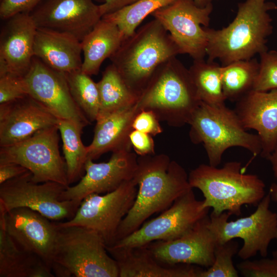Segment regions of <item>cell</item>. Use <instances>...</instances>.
<instances>
[{
  "instance_id": "1",
  "label": "cell",
  "mask_w": 277,
  "mask_h": 277,
  "mask_svg": "<svg viewBox=\"0 0 277 277\" xmlns=\"http://www.w3.org/2000/svg\"><path fill=\"white\" fill-rule=\"evenodd\" d=\"M133 180L138 186L136 196L118 228L114 243L138 229L150 216L167 209L193 189L184 167L165 154L138 157Z\"/></svg>"
},
{
  "instance_id": "2",
  "label": "cell",
  "mask_w": 277,
  "mask_h": 277,
  "mask_svg": "<svg viewBox=\"0 0 277 277\" xmlns=\"http://www.w3.org/2000/svg\"><path fill=\"white\" fill-rule=\"evenodd\" d=\"M274 10L277 5L267 0H245L238 4L236 15L227 26L205 27L207 60H218L224 66L267 50V39L273 30L269 11Z\"/></svg>"
},
{
  "instance_id": "3",
  "label": "cell",
  "mask_w": 277,
  "mask_h": 277,
  "mask_svg": "<svg viewBox=\"0 0 277 277\" xmlns=\"http://www.w3.org/2000/svg\"><path fill=\"white\" fill-rule=\"evenodd\" d=\"M188 180L192 188L202 192L203 206L217 215L227 211L240 216L244 205L257 206L266 195L263 181L256 174L244 173L237 161L221 168L200 164L190 172Z\"/></svg>"
},
{
  "instance_id": "4",
  "label": "cell",
  "mask_w": 277,
  "mask_h": 277,
  "mask_svg": "<svg viewBox=\"0 0 277 277\" xmlns=\"http://www.w3.org/2000/svg\"><path fill=\"white\" fill-rule=\"evenodd\" d=\"M189 69L176 57L162 63L138 96L139 110L153 111L160 121L173 127L189 122L201 103Z\"/></svg>"
},
{
  "instance_id": "5",
  "label": "cell",
  "mask_w": 277,
  "mask_h": 277,
  "mask_svg": "<svg viewBox=\"0 0 277 277\" xmlns=\"http://www.w3.org/2000/svg\"><path fill=\"white\" fill-rule=\"evenodd\" d=\"M180 54L170 34L154 18L126 38L109 59L128 86L139 96L157 68Z\"/></svg>"
},
{
  "instance_id": "6",
  "label": "cell",
  "mask_w": 277,
  "mask_h": 277,
  "mask_svg": "<svg viewBox=\"0 0 277 277\" xmlns=\"http://www.w3.org/2000/svg\"><path fill=\"white\" fill-rule=\"evenodd\" d=\"M55 223L57 230L51 266L54 276H119L117 263L99 233L83 226H61Z\"/></svg>"
},
{
  "instance_id": "7",
  "label": "cell",
  "mask_w": 277,
  "mask_h": 277,
  "mask_svg": "<svg viewBox=\"0 0 277 277\" xmlns=\"http://www.w3.org/2000/svg\"><path fill=\"white\" fill-rule=\"evenodd\" d=\"M188 124L191 141L203 145L211 166L217 167L224 153L231 147L244 148L254 156L261 154L258 135L248 132L235 110L225 104L214 105L201 102Z\"/></svg>"
},
{
  "instance_id": "8",
  "label": "cell",
  "mask_w": 277,
  "mask_h": 277,
  "mask_svg": "<svg viewBox=\"0 0 277 277\" xmlns=\"http://www.w3.org/2000/svg\"><path fill=\"white\" fill-rule=\"evenodd\" d=\"M271 196L265 195L251 214L229 221L231 214L225 211L220 214L211 213L208 226L216 243H223L240 238L243 245L238 255L248 260L259 253L266 257L272 241L277 240V213L270 209Z\"/></svg>"
},
{
  "instance_id": "9",
  "label": "cell",
  "mask_w": 277,
  "mask_h": 277,
  "mask_svg": "<svg viewBox=\"0 0 277 277\" xmlns=\"http://www.w3.org/2000/svg\"><path fill=\"white\" fill-rule=\"evenodd\" d=\"M57 125L39 130L15 144L0 147V163H14L27 169L36 183L70 186L65 160L59 150Z\"/></svg>"
},
{
  "instance_id": "10",
  "label": "cell",
  "mask_w": 277,
  "mask_h": 277,
  "mask_svg": "<svg viewBox=\"0 0 277 277\" xmlns=\"http://www.w3.org/2000/svg\"><path fill=\"white\" fill-rule=\"evenodd\" d=\"M67 187L51 181L36 183L28 171L0 185V212L5 213L16 208L26 207L53 221L69 220L79 206L71 201L61 200Z\"/></svg>"
},
{
  "instance_id": "11",
  "label": "cell",
  "mask_w": 277,
  "mask_h": 277,
  "mask_svg": "<svg viewBox=\"0 0 277 277\" xmlns=\"http://www.w3.org/2000/svg\"><path fill=\"white\" fill-rule=\"evenodd\" d=\"M137 191L133 179L104 195L90 194L83 200L72 219L56 223L61 226H81L93 229L103 238L106 246H111L121 223L134 202Z\"/></svg>"
},
{
  "instance_id": "12",
  "label": "cell",
  "mask_w": 277,
  "mask_h": 277,
  "mask_svg": "<svg viewBox=\"0 0 277 277\" xmlns=\"http://www.w3.org/2000/svg\"><path fill=\"white\" fill-rule=\"evenodd\" d=\"M209 208L198 200L193 189L179 197L160 215L145 222L136 230L109 246L136 247L156 241L177 239L208 215Z\"/></svg>"
},
{
  "instance_id": "13",
  "label": "cell",
  "mask_w": 277,
  "mask_h": 277,
  "mask_svg": "<svg viewBox=\"0 0 277 277\" xmlns=\"http://www.w3.org/2000/svg\"><path fill=\"white\" fill-rule=\"evenodd\" d=\"M212 3L199 7L194 0H175L151 15L168 32L181 54L193 60L206 56L207 37L205 27H208Z\"/></svg>"
},
{
  "instance_id": "14",
  "label": "cell",
  "mask_w": 277,
  "mask_h": 277,
  "mask_svg": "<svg viewBox=\"0 0 277 277\" xmlns=\"http://www.w3.org/2000/svg\"><path fill=\"white\" fill-rule=\"evenodd\" d=\"M24 77L29 95L58 119L72 121L83 129L90 124L75 102L64 73L50 68L34 56Z\"/></svg>"
},
{
  "instance_id": "15",
  "label": "cell",
  "mask_w": 277,
  "mask_h": 277,
  "mask_svg": "<svg viewBox=\"0 0 277 277\" xmlns=\"http://www.w3.org/2000/svg\"><path fill=\"white\" fill-rule=\"evenodd\" d=\"M30 14L37 28L68 34L81 42L103 17L92 0H42Z\"/></svg>"
},
{
  "instance_id": "16",
  "label": "cell",
  "mask_w": 277,
  "mask_h": 277,
  "mask_svg": "<svg viewBox=\"0 0 277 277\" xmlns=\"http://www.w3.org/2000/svg\"><path fill=\"white\" fill-rule=\"evenodd\" d=\"M137 167V157L131 151L112 152L107 162L97 163L88 159L84 166L85 174L76 185L67 187L60 199L73 201L80 206L90 194L111 192L125 181L133 180Z\"/></svg>"
},
{
  "instance_id": "17",
  "label": "cell",
  "mask_w": 277,
  "mask_h": 277,
  "mask_svg": "<svg viewBox=\"0 0 277 277\" xmlns=\"http://www.w3.org/2000/svg\"><path fill=\"white\" fill-rule=\"evenodd\" d=\"M0 222L19 247L37 255L51 269L57 230L55 221L32 209L19 207L0 212Z\"/></svg>"
},
{
  "instance_id": "18",
  "label": "cell",
  "mask_w": 277,
  "mask_h": 277,
  "mask_svg": "<svg viewBox=\"0 0 277 277\" xmlns=\"http://www.w3.org/2000/svg\"><path fill=\"white\" fill-rule=\"evenodd\" d=\"M209 220L208 215L177 239L156 241L146 246L155 259L164 264H186L209 268L214 262L217 244L208 226Z\"/></svg>"
},
{
  "instance_id": "19",
  "label": "cell",
  "mask_w": 277,
  "mask_h": 277,
  "mask_svg": "<svg viewBox=\"0 0 277 277\" xmlns=\"http://www.w3.org/2000/svg\"><path fill=\"white\" fill-rule=\"evenodd\" d=\"M4 21L0 33V76L24 77L31 66L37 27L30 13H21Z\"/></svg>"
},
{
  "instance_id": "20",
  "label": "cell",
  "mask_w": 277,
  "mask_h": 277,
  "mask_svg": "<svg viewBox=\"0 0 277 277\" xmlns=\"http://www.w3.org/2000/svg\"><path fill=\"white\" fill-rule=\"evenodd\" d=\"M58 118L28 95L0 104V147L25 140L42 129L57 125Z\"/></svg>"
},
{
  "instance_id": "21",
  "label": "cell",
  "mask_w": 277,
  "mask_h": 277,
  "mask_svg": "<svg viewBox=\"0 0 277 277\" xmlns=\"http://www.w3.org/2000/svg\"><path fill=\"white\" fill-rule=\"evenodd\" d=\"M234 110L246 129L257 132L260 155L267 159L277 144V89L252 90L236 102Z\"/></svg>"
},
{
  "instance_id": "22",
  "label": "cell",
  "mask_w": 277,
  "mask_h": 277,
  "mask_svg": "<svg viewBox=\"0 0 277 277\" xmlns=\"http://www.w3.org/2000/svg\"><path fill=\"white\" fill-rule=\"evenodd\" d=\"M106 248L117 263L118 277H199L203 269L191 264H164L155 259L147 246Z\"/></svg>"
},
{
  "instance_id": "23",
  "label": "cell",
  "mask_w": 277,
  "mask_h": 277,
  "mask_svg": "<svg viewBox=\"0 0 277 277\" xmlns=\"http://www.w3.org/2000/svg\"><path fill=\"white\" fill-rule=\"evenodd\" d=\"M139 111L135 105L97 117L93 140L87 146L88 159L94 160L108 152L131 151L129 135L133 130V119Z\"/></svg>"
},
{
  "instance_id": "24",
  "label": "cell",
  "mask_w": 277,
  "mask_h": 277,
  "mask_svg": "<svg viewBox=\"0 0 277 277\" xmlns=\"http://www.w3.org/2000/svg\"><path fill=\"white\" fill-rule=\"evenodd\" d=\"M81 42L69 34L37 28L34 54L50 68L63 73L81 70Z\"/></svg>"
},
{
  "instance_id": "25",
  "label": "cell",
  "mask_w": 277,
  "mask_h": 277,
  "mask_svg": "<svg viewBox=\"0 0 277 277\" xmlns=\"http://www.w3.org/2000/svg\"><path fill=\"white\" fill-rule=\"evenodd\" d=\"M125 38L115 24L102 18L81 42L82 71L90 76L97 74L103 62L115 53Z\"/></svg>"
},
{
  "instance_id": "26",
  "label": "cell",
  "mask_w": 277,
  "mask_h": 277,
  "mask_svg": "<svg viewBox=\"0 0 277 277\" xmlns=\"http://www.w3.org/2000/svg\"><path fill=\"white\" fill-rule=\"evenodd\" d=\"M37 255L19 247L0 222V277H54Z\"/></svg>"
},
{
  "instance_id": "27",
  "label": "cell",
  "mask_w": 277,
  "mask_h": 277,
  "mask_svg": "<svg viewBox=\"0 0 277 277\" xmlns=\"http://www.w3.org/2000/svg\"><path fill=\"white\" fill-rule=\"evenodd\" d=\"M97 84L100 98L97 117L132 107L137 102L138 96L130 89L111 64L103 71Z\"/></svg>"
},
{
  "instance_id": "28",
  "label": "cell",
  "mask_w": 277,
  "mask_h": 277,
  "mask_svg": "<svg viewBox=\"0 0 277 277\" xmlns=\"http://www.w3.org/2000/svg\"><path fill=\"white\" fill-rule=\"evenodd\" d=\"M259 69V62L254 58L221 66V80L226 100L236 102L253 90Z\"/></svg>"
},
{
  "instance_id": "29",
  "label": "cell",
  "mask_w": 277,
  "mask_h": 277,
  "mask_svg": "<svg viewBox=\"0 0 277 277\" xmlns=\"http://www.w3.org/2000/svg\"><path fill=\"white\" fill-rule=\"evenodd\" d=\"M57 127L63 142L64 160L69 185L82 178L88 159L87 146L81 139L83 128L68 120L58 119Z\"/></svg>"
},
{
  "instance_id": "30",
  "label": "cell",
  "mask_w": 277,
  "mask_h": 277,
  "mask_svg": "<svg viewBox=\"0 0 277 277\" xmlns=\"http://www.w3.org/2000/svg\"><path fill=\"white\" fill-rule=\"evenodd\" d=\"M221 70V66L214 61L193 60L189 70L202 102L214 105L225 104Z\"/></svg>"
},
{
  "instance_id": "31",
  "label": "cell",
  "mask_w": 277,
  "mask_h": 277,
  "mask_svg": "<svg viewBox=\"0 0 277 277\" xmlns=\"http://www.w3.org/2000/svg\"><path fill=\"white\" fill-rule=\"evenodd\" d=\"M65 74L71 94L78 107L90 122L96 121L100 109L97 83L81 70Z\"/></svg>"
},
{
  "instance_id": "32",
  "label": "cell",
  "mask_w": 277,
  "mask_h": 277,
  "mask_svg": "<svg viewBox=\"0 0 277 277\" xmlns=\"http://www.w3.org/2000/svg\"><path fill=\"white\" fill-rule=\"evenodd\" d=\"M175 0H137L102 18L115 24L125 38L131 36L141 23L156 10L172 3Z\"/></svg>"
},
{
  "instance_id": "33",
  "label": "cell",
  "mask_w": 277,
  "mask_h": 277,
  "mask_svg": "<svg viewBox=\"0 0 277 277\" xmlns=\"http://www.w3.org/2000/svg\"><path fill=\"white\" fill-rule=\"evenodd\" d=\"M239 248V243L233 239L216 244L213 264L203 269L199 277H238L239 271L234 266L233 258L238 254Z\"/></svg>"
},
{
  "instance_id": "34",
  "label": "cell",
  "mask_w": 277,
  "mask_h": 277,
  "mask_svg": "<svg viewBox=\"0 0 277 277\" xmlns=\"http://www.w3.org/2000/svg\"><path fill=\"white\" fill-rule=\"evenodd\" d=\"M259 69L253 90L277 89V51L266 50L260 54Z\"/></svg>"
},
{
  "instance_id": "35",
  "label": "cell",
  "mask_w": 277,
  "mask_h": 277,
  "mask_svg": "<svg viewBox=\"0 0 277 277\" xmlns=\"http://www.w3.org/2000/svg\"><path fill=\"white\" fill-rule=\"evenodd\" d=\"M29 95L25 77L11 74L0 76V104Z\"/></svg>"
},
{
  "instance_id": "36",
  "label": "cell",
  "mask_w": 277,
  "mask_h": 277,
  "mask_svg": "<svg viewBox=\"0 0 277 277\" xmlns=\"http://www.w3.org/2000/svg\"><path fill=\"white\" fill-rule=\"evenodd\" d=\"M236 268L245 277H277V258L245 260L237 264Z\"/></svg>"
},
{
  "instance_id": "37",
  "label": "cell",
  "mask_w": 277,
  "mask_h": 277,
  "mask_svg": "<svg viewBox=\"0 0 277 277\" xmlns=\"http://www.w3.org/2000/svg\"><path fill=\"white\" fill-rule=\"evenodd\" d=\"M160 122L153 111L142 110L135 116L132 127L133 130L155 136L163 132Z\"/></svg>"
},
{
  "instance_id": "38",
  "label": "cell",
  "mask_w": 277,
  "mask_h": 277,
  "mask_svg": "<svg viewBox=\"0 0 277 277\" xmlns=\"http://www.w3.org/2000/svg\"><path fill=\"white\" fill-rule=\"evenodd\" d=\"M42 0H1L0 17L2 20L21 13H30Z\"/></svg>"
},
{
  "instance_id": "39",
  "label": "cell",
  "mask_w": 277,
  "mask_h": 277,
  "mask_svg": "<svg viewBox=\"0 0 277 277\" xmlns=\"http://www.w3.org/2000/svg\"><path fill=\"white\" fill-rule=\"evenodd\" d=\"M130 141L135 152L139 156L155 154V145L152 135L132 130L129 135Z\"/></svg>"
},
{
  "instance_id": "40",
  "label": "cell",
  "mask_w": 277,
  "mask_h": 277,
  "mask_svg": "<svg viewBox=\"0 0 277 277\" xmlns=\"http://www.w3.org/2000/svg\"><path fill=\"white\" fill-rule=\"evenodd\" d=\"M29 171L23 166L14 163H0V185L22 175Z\"/></svg>"
},
{
  "instance_id": "41",
  "label": "cell",
  "mask_w": 277,
  "mask_h": 277,
  "mask_svg": "<svg viewBox=\"0 0 277 277\" xmlns=\"http://www.w3.org/2000/svg\"><path fill=\"white\" fill-rule=\"evenodd\" d=\"M103 3L100 5L102 16L113 13L126 7L137 0H102Z\"/></svg>"
},
{
  "instance_id": "42",
  "label": "cell",
  "mask_w": 277,
  "mask_h": 277,
  "mask_svg": "<svg viewBox=\"0 0 277 277\" xmlns=\"http://www.w3.org/2000/svg\"><path fill=\"white\" fill-rule=\"evenodd\" d=\"M267 159L270 161L274 176L277 181V144Z\"/></svg>"
},
{
  "instance_id": "43",
  "label": "cell",
  "mask_w": 277,
  "mask_h": 277,
  "mask_svg": "<svg viewBox=\"0 0 277 277\" xmlns=\"http://www.w3.org/2000/svg\"><path fill=\"white\" fill-rule=\"evenodd\" d=\"M271 198L274 202L277 203V183H273L271 185L269 192ZM273 257L277 258V248L272 253Z\"/></svg>"
},
{
  "instance_id": "44",
  "label": "cell",
  "mask_w": 277,
  "mask_h": 277,
  "mask_svg": "<svg viewBox=\"0 0 277 277\" xmlns=\"http://www.w3.org/2000/svg\"><path fill=\"white\" fill-rule=\"evenodd\" d=\"M197 6L204 7L209 4L212 3L213 0H194Z\"/></svg>"
}]
</instances>
